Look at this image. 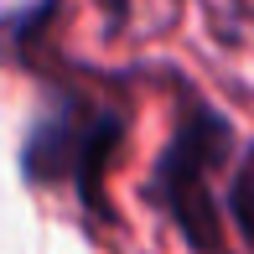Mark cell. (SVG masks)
Masks as SVG:
<instances>
[{
  "label": "cell",
  "instance_id": "obj_1",
  "mask_svg": "<svg viewBox=\"0 0 254 254\" xmlns=\"http://www.w3.org/2000/svg\"><path fill=\"white\" fill-rule=\"evenodd\" d=\"M234 156V120L223 109H213L202 94H182L177 130H171L166 151L156 156L151 197L166 207L171 228L182 234V244L192 254H223V207L213 197V171Z\"/></svg>",
  "mask_w": 254,
  "mask_h": 254
},
{
  "label": "cell",
  "instance_id": "obj_2",
  "mask_svg": "<svg viewBox=\"0 0 254 254\" xmlns=\"http://www.w3.org/2000/svg\"><path fill=\"white\" fill-rule=\"evenodd\" d=\"M125 140V120L120 114H88L83 135H78V156H73V182H78V197H83L88 213H104V171H109V156L120 151Z\"/></svg>",
  "mask_w": 254,
  "mask_h": 254
},
{
  "label": "cell",
  "instance_id": "obj_3",
  "mask_svg": "<svg viewBox=\"0 0 254 254\" xmlns=\"http://www.w3.org/2000/svg\"><path fill=\"white\" fill-rule=\"evenodd\" d=\"M78 135H83V120H78V114H57V120L37 125V135L26 140V177L31 182H63V177H73Z\"/></svg>",
  "mask_w": 254,
  "mask_h": 254
},
{
  "label": "cell",
  "instance_id": "obj_4",
  "mask_svg": "<svg viewBox=\"0 0 254 254\" xmlns=\"http://www.w3.org/2000/svg\"><path fill=\"white\" fill-rule=\"evenodd\" d=\"M228 218H234L239 239H244V249L254 254V145L244 156V166H239L234 187H228Z\"/></svg>",
  "mask_w": 254,
  "mask_h": 254
},
{
  "label": "cell",
  "instance_id": "obj_5",
  "mask_svg": "<svg viewBox=\"0 0 254 254\" xmlns=\"http://www.w3.org/2000/svg\"><path fill=\"white\" fill-rule=\"evenodd\" d=\"M109 10H114V21H125V10H130V0H109Z\"/></svg>",
  "mask_w": 254,
  "mask_h": 254
}]
</instances>
